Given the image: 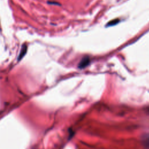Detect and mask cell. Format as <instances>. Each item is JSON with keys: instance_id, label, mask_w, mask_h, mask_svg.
Instances as JSON below:
<instances>
[{"instance_id": "1", "label": "cell", "mask_w": 149, "mask_h": 149, "mask_svg": "<svg viewBox=\"0 0 149 149\" xmlns=\"http://www.w3.org/2000/svg\"><path fill=\"white\" fill-rule=\"evenodd\" d=\"M90 58L88 56H84L80 61L78 65V68L79 69H84L90 64Z\"/></svg>"}, {"instance_id": "2", "label": "cell", "mask_w": 149, "mask_h": 149, "mask_svg": "<svg viewBox=\"0 0 149 149\" xmlns=\"http://www.w3.org/2000/svg\"><path fill=\"white\" fill-rule=\"evenodd\" d=\"M27 45L26 44L22 45V48H21L20 51V52H19V56L17 57V61H20V60H22L23 58V57L25 56V55L27 52Z\"/></svg>"}, {"instance_id": "3", "label": "cell", "mask_w": 149, "mask_h": 149, "mask_svg": "<svg viewBox=\"0 0 149 149\" xmlns=\"http://www.w3.org/2000/svg\"><path fill=\"white\" fill-rule=\"evenodd\" d=\"M119 22V20L118 19H115V20H112L110 22H109L107 24V26H112L114 25H116V24H118Z\"/></svg>"}, {"instance_id": "4", "label": "cell", "mask_w": 149, "mask_h": 149, "mask_svg": "<svg viewBox=\"0 0 149 149\" xmlns=\"http://www.w3.org/2000/svg\"><path fill=\"white\" fill-rule=\"evenodd\" d=\"M144 144H145V145H146V146H147V147H149V136L146 138Z\"/></svg>"}]
</instances>
